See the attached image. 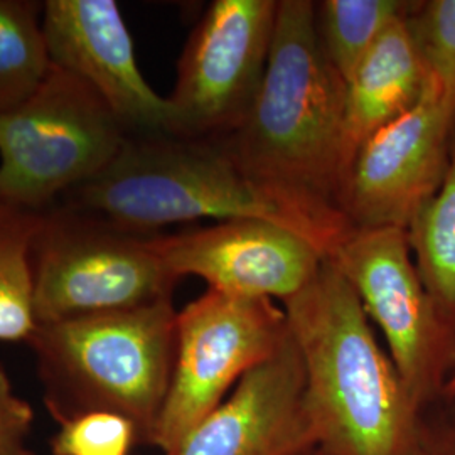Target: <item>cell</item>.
<instances>
[{
    "mask_svg": "<svg viewBox=\"0 0 455 455\" xmlns=\"http://www.w3.org/2000/svg\"><path fill=\"white\" fill-rule=\"evenodd\" d=\"M154 246L178 280L199 276L212 291L282 304L300 292L325 260L304 236L260 220L218 221L154 236Z\"/></svg>",
    "mask_w": 455,
    "mask_h": 455,
    "instance_id": "obj_11",
    "label": "cell"
},
{
    "mask_svg": "<svg viewBox=\"0 0 455 455\" xmlns=\"http://www.w3.org/2000/svg\"><path fill=\"white\" fill-rule=\"evenodd\" d=\"M443 390H445L447 395H455V373L451 376V379H449V381H445Z\"/></svg>",
    "mask_w": 455,
    "mask_h": 455,
    "instance_id": "obj_22",
    "label": "cell"
},
{
    "mask_svg": "<svg viewBox=\"0 0 455 455\" xmlns=\"http://www.w3.org/2000/svg\"><path fill=\"white\" fill-rule=\"evenodd\" d=\"M44 2L0 0V115L26 103L52 69Z\"/></svg>",
    "mask_w": 455,
    "mask_h": 455,
    "instance_id": "obj_16",
    "label": "cell"
},
{
    "mask_svg": "<svg viewBox=\"0 0 455 455\" xmlns=\"http://www.w3.org/2000/svg\"><path fill=\"white\" fill-rule=\"evenodd\" d=\"M407 17L381 36L344 84L342 154L346 169L374 132L407 114L425 92L428 71L410 33Z\"/></svg>",
    "mask_w": 455,
    "mask_h": 455,
    "instance_id": "obj_14",
    "label": "cell"
},
{
    "mask_svg": "<svg viewBox=\"0 0 455 455\" xmlns=\"http://www.w3.org/2000/svg\"><path fill=\"white\" fill-rule=\"evenodd\" d=\"M289 336L285 310L268 299L208 289L178 312L172 378L148 442L174 455L244 374Z\"/></svg>",
    "mask_w": 455,
    "mask_h": 455,
    "instance_id": "obj_7",
    "label": "cell"
},
{
    "mask_svg": "<svg viewBox=\"0 0 455 455\" xmlns=\"http://www.w3.org/2000/svg\"><path fill=\"white\" fill-rule=\"evenodd\" d=\"M455 129V100L428 76L422 98L359 147L336 206L351 228H400L437 193Z\"/></svg>",
    "mask_w": 455,
    "mask_h": 455,
    "instance_id": "obj_10",
    "label": "cell"
},
{
    "mask_svg": "<svg viewBox=\"0 0 455 455\" xmlns=\"http://www.w3.org/2000/svg\"><path fill=\"white\" fill-rule=\"evenodd\" d=\"M407 24L428 76L455 100V0L415 2Z\"/></svg>",
    "mask_w": 455,
    "mask_h": 455,
    "instance_id": "obj_19",
    "label": "cell"
},
{
    "mask_svg": "<svg viewBox=\"0 0 455 455\" xmlns=\"http://www.w3.org/2000/svg\"><path fill=\"white\" fill-rule=\"evenodd\" d=\"M342 107L344 82L325 58L315 4L278 0L260 90L242 125L220 140L253 178L338 210Z\"/></svg>",
    "mask_w": 455,
    "mask_h": 455,
    "instance_id": "obj_3",
    "label": "cell"
},
{
    "mask_svg": "<svg viewBox=\"0 0 455 455\" xmlns=\"http://www.w3.org/2000/svg\"><path fill=\"white\" fill-rule=\"evenodd\" d=\"M415 2L323 0L315 4L317 33L325 58L344 84L381 36L411 12Z\"/></svg>",
    "mask_w": 455,
    "mask_h": 455,
    "instance_id": "obj_17",
    "label": "cell"
},
{
    "mask_svg": "<svg viewBox=\"0 0 455 455\" xmlns=\"http://www.w3.org/2000/svg\"><path fill=\"white\" fill-rule=\"evenodd\" d=\"M33 420V407L17 395L0 364V455H33L28 449Z\"/></svg>",
    "mask_w": 455,
    "mask_h": 455,
    "instance_id": "obj_21",
    "label": "cell"
},
{
    "mask_svg": "<svg viewBox=\"0 0 455 455\" xmlns=\"http://www.w3.org/2000/svg\"><path fill=\"white\" fill-rule=\"evenodd\" d=\"M379 325L408 396L423 402L445 387L455 363V329L423 285L405 229L351 228L327 257Z\"/></svg>",
    "mask_w": 455,
    "mask_h": 455,
    "instance_id": "obj_8",
    "label": "cell"
},
{
    "mask_svg": "<svg viewBox=\"0 0 455 455\" xmlns=\"http://www.w3.org/2000/svg\"><path fill=\"white\" fill-rule=\"evenodd\" d=\"M283 310L304 363L317 445L327 455H413L419 408L332 261Z\"/></svg>",
    "mask_w": 455,
    "mask_h": 455,
    "instance_id": "obj_2",
    "label": "cell"
},
{
    "mask_svg": "<svg viewBox=\"0 0 455 455\" xmlns=\"http://www.w3.org/2000/svg\"><path fill=\"white\" fill-rule=\"evenodd\" d=\"M31 263L37 325L142 307L172 297L180 282L159 257L154 235L68 204L39 212Z\"/></svg>",
    "mask_w": 455,
    "mask_h": 455,
    "instance_id": "obj_5",
    "label": "cell"
},
{
    "mask_svg": "<svg viewBox=\"0 0 455 455\" xmlns=\"http://www.w3.org/2000/svg\"><path fill=\"white\" fill-rule=\"evenodd\" d=\"M51 63L90 86L129 135L171 133V107L147 83L114 0H46Z\"/></svg>",
    "mask_w": 455,
    "mask_h": 455,
    "instance_id": "obj_12",
    "label": "cell"
},
{
    "mask_svg": "<svg viewBox=\"0 0 455 455\" xmlns=\"http://www.w3.org/2000/svg\"><path fill=\"white\" fill-rule=\"evenodd\" d=\"M178 338L172 297L135 309L37 325L29 346L61 420L108 411L150 437L167 396Z\"/></svg>",
    "mask_w": 455,
    "mask_h": 455,
    "instance_id": "obj_4",
    "label": "cell"
},
{
    "mask_svg": "<svg viewBox=\"0 0 455 455\" xmlns=\"http://www.w3.org/2000/svg\"><path fill=\"white\" fill-rule=\"evenodd\" d=\"M276 11V0L212 2L180 54L169 135L223 139L242 125L268 65Z\"/></svg>",
    "mask_w": 455,
    "mask_h": 455,
    "instance_id": "obj_9",
    "label": "cell"
},
{
    "mask_svg": "<svg viewBox=\"0 0 455 455\" xmlns=\"http://www.w3.org/2000/svg\"><path fill=\"white\" fill-rule=\"evenodd\" d=\"M413 260L440 317L455 329V129L437 193L407 229Z\"/></svg>",
    "mask_w": 455,
    "mask_h": 455,
    "instance_id": "obj_15",
    "label": "cell"
},
{
    "mask_svg": "<svg viewBox=\"0 0 455 455\" xmlns=\"http://www.w3.org/2000/svg\"><path fill=\"white\" fill-rule=\"evenodd\" d=\"M127 137L90 86L52 66L33 97L0 115V204L46 212L98 176Z\"/></svg>",
    "mask_w": 455,
    "mask_h": 455,
    "instance_id": "obj_6",
    "label": "cell"
},
{
    "mask_svg": "<svg viewBox=\"0 0 455 455\" xmlns=\"http://www.w3.org/2000/svg\"><path fill=\"white\" fill-rule=\"evenodd\" d=\"M39 212L0 204V341L29 342L37 327L33 306V240Z\"/></svg>",
    "mask_w": 455,
    "mask_h": 455,
    "instance_id": "obj_18",
    "label": "cell"
},
{
    "mask_svg": "<svg viewBox=\"0 0 455 455\" xmlns=\"http://www.w3.org/2000/svg\"><path fill=\"white\" fill-rule=\"evenodd\" d=\"M137 430L131 420L108 411H90L61 420L51 442L54 455H127Z\"/></svg>",
    "mask_w": 455,
    "mask_h": 455,
    "instance_id": "obj_20",
    "label": "cell"
},
{
    "mask_svg": "<svg viewBox=\"0 0 455 455\" xmlns=\"http://www.w3.org/2000/svg\"><path fill=\"white\" fill-rule=\"evenodd\" d=\"M314 445L304 363L289 331L275 355L244 374L174 455H300Z\"/></svg>",
    "mask_w": 455,
    "mask_h": 455,
    "instance_id": "obj_13",
    "label": "cell"
},
{
    "mask_svg": "<svg viewBox=\"0 0 455 455\" xmlns=\"http://www.w3.org/2000/svg\"><path fill=\"white\" fill-rule=\"evenodd\" d=\"M58 204L95 212L139 235L199 220H260L325 255L351 229L339 210L248 174L220 139L129 135L114 161Z\"/></svg>",
    "mask_w": 455,
    "mask_h": 455,
    "instance_id": "obj_1",
    "label": "cell"
}]
</instances>
